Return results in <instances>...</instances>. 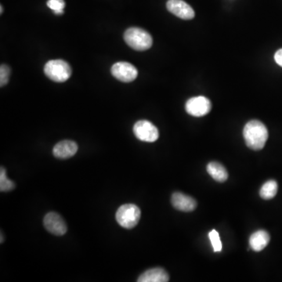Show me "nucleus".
I'll return each instance as SVG.
<instances>
[{
	"instance_id": "nucleus-7",
	"label": "nucleus",
	"mask_w": 282,
	"mask_h": 282,
	"mask_svg": "<svg viewBox=\"0 0 282 282\" xmlns=\"http://www.w3.org/2000/svg\"><path fill=\"white\" fill-rule=\"evenodd\" d=\"M111 74L114 78L123 82L130 83L137 78L138 71L133 64L127 62H118L111 68Z\"/></svg>"
},
{
	"instance_id": "nucleus-12",
	"label": "nucleus",
	"mask_w": 282,
	"mask_h": 282,
	"mask_svg": "<svg viewBox=\"0 0 282 282\" xmlns=\"http://www.w3.org/2000/svg\"><path fill=\"white\" fill-rule=\"evenodd\" d=\"M168 273L163 268H153L147 270L139 277L138 282H167L169 281Z\"/></svg>"
},
{
	"instance_id": "nucleus-10",
	"label": "nucleus",
	"mask_w": 282,
	"mask_h": 282,
	"mask_svg": "<svg viewBox=\"0 0 282 282\" xmlns=\"http://www.w3.org/2000/svg\"><path fill=\"white\" fill-rule=\"evenodd\" d=\"M78 151V145L72 140H63L54 146V155L57 158L67 159L72 157Z\"/></svg>"
},
{
	"instance_id": "nucleus-1",
	"label": "nucleus",
	"mask_w": 282,
	"mask_h": 282,
	"mask_svg": "<svg viewBox=\"0 0 282 282\" xmlns=\"http://www.w3.org/2000/svg\"><path fill=\"white\" fill-rule=\"evenodd\" d=\"M246 144L250 148L259 151L263 148L268 139V130L258 120L249 122L243 130Z\"/></svg>"
},
{
	"instance_id": "nucleus-6",
	"label": "nucleus",
	"mask_w": 282,
	"mask_h": 282,
	"mask_svg": "<svg viewBox=\"0 0 282 282\" xmlns=\"http://www.w3.org/2000/svg\"><path fill=\"white\" fill-rule=\"evenodd\" d=\"M185 109L190 115L202 117L209 114L211 111V101L203 96L192 97L186 103Z\"/></svg>"
},
{
	"instance_id": "nucleus-3",
	"label": "nucleus",
	"mask_w": 282,
	"mask_h": 282,
	"mask_svg": "<svg viewBox=\"0 0 282 282\" xmlns=\"http://www.w3.org/2000/svg\"><path fill=\"white\" fill-rule=\"evenodd\" d=\"M141 212L134 204H125L120 206L115 214V219L121 227L132 229L140 221Z\"/></svg>"
},
{
	"instance_id": "nucleus-21",
	"label": "nucleus",
	"mask_w": 282,
	"mask_h": 282,
	"mask_svg": "<svg viewBox=\"0 0 282 282\" xmlns=\"http://www.w3.org/2000/svg\"><path fill=\"white\" fill-rule=\"evenodd\" d=\"M54 12L57 15H61V14H64V10H59V11H55Z\"/></svg>"
},
{
	"instance_id": "nucleus-19",
	"label": "nucleus",
	"mask_w": 282,
	"mask_h": 282,
	"mask_svg": "<svg viewBox=\"0 0 282 282\" xmlns=\"http://www.w3.org/2000/svg\"><path fill=\"white\" fill-rule=\"evenodd\" d=\"M47 4L49 8H51L54 11L64 10L65 7V3L64 0H48Z\"/></svg>"
},
{
	"instance_id": "nucleus-11",
	"label": "nucleus",
	"mask_w": 282,
	"mask_h": 282,
	"mask_svg": "<svg viewBox=\"0 0 282 282\" xmlns=\"http://www.w3.org/2000/svg\"><path fill=\"white\" fill-rule=\"evenodd\" d=\"M172 205L177 210L183 212H191L195 210L197 203L193 197L180 192H176L172 195Z\"/></svg>"
},
{
	"instance_id": "nucleus-18",
	"label": "nucleus",
	"mask_w": 282,
	"mask_h": 282,
	"mask_svg": "<svg viewBox=\"0 0 282 282\" xmlns=\"http://www.w3.org/2000/svg\"><path fill=\"white\" fill-rule=\"evenodd\" d=\"M10 74H11V68L7 64H2L0 67V86L4 87L8 84Z\"/></svg>"
},
{
	"instance_id": "nucleus-5",
	"label": "nucleus",
	"mask_w": 282,
	"mask_h": 282,
	"mask_svg": "<svg viewBox=\"0 0 282 282\" xmlns=\"http://www.w3.org/2000/svg\"><path fill=\"white\" fill-rule=\"evenodd\" d=\"M134 133L137 139L144 142H154L159 137L157 127L147 120H140L136 123Z\"/></svg>"
},
{
	"instance_id": "nucleus-8",
	"label": "nucleus",
	"mask_w": 282,
	"mask_h": 282,
	"mask_svg": "<svg viewBox=\"0 0 282 282\" xmlns=\"http://www.w3.org/2000/svg\"><path fill=\"white\" fill-rule=\"evenodd\" d=\"M44 227L51 234L62 236L67 232V225L62 217L56 213H47L44 217Z\"/></svg>"
},
{
	"instance_id": "nucleus-20",
	"label": "nucleus",
	"mask_w": 282,
	"mask_h": 282,
	"mask_svg": "<svg viewBox=\"0 0 282 282\" xmlns=\"http://www.w3.org/2000/svg\"><path fill=\"white\" fill-rule=\"evenodd\" d=\"M274 60L279 66L282 67V49L277 51L274 55Z\"/></svg>"
},
{
	"instance_id": "nucleus-14",
	"label": "nucleus",
	"mask_w": 282,
	"mask_h": 282,
	"mask_svg": "<svg viewBox=\"0 0 282 282\" xmlns=\"http://www.w3.org/2000/svg\"><path fill=\"white\" fill-rule=\"evenodd\" d=\"M207 172L215 180L220 183L226 181L228 178V173L225 167L216 162L209 163L207 166Z\"/></svg>"
},
{
	"instance_id": "nucleus-17",
	"label": "nucleus",
	"mask_w": 282,
	"mask_h": 282,
	"mask_svg": "<svg viewBox=\"0 0 282 282\" xmlns=\"http://www.w3.org/2000/svg\"><path fill=\"white\" fill-rule=\"evenodd\" d=\"M209 237H210V241H211L212 246H213V251L216 252V253L221 251L222 243L218 232L216 230H212L209 234Z\"/></svg>"
},
{
	"instance_id": "nucleus-2",
	"label": "nucleus",
	"mask_w": 282,
	"mask_h": 282,
	"mask_svg": "<svg viewBox=\"0 0 282 282\" xmlns=\"http://www.w3.org/2000/svg\"><path fill=\"white\" fill-rule=\"evenodd\" d=\"M124 39L129 47L137 51H147L152 46L151 35L147 31L139 28H130L126 31Z\"/></svg>"
},
{
	"instance_id": "nucleus-16",
	"label": "nucleus",
	"mask_w": 282,
	"mask_h": 282,
	"mask_svg": "<svg viewBox=\"0 0 282 282\" xmlns=\"http://www.w3.org/2000/svg\"><path fill=\"white\" fill-rule=\"evenodd\" d=\"M7 172L4 167L0 170V190L2 192L10 191L15 187V184L12 180H9L7 177Z\"/></svg>"
},
{
	"instance_id": "nucleus-9",
	"label": "nucleus",
	"mask_w": 282,
	"mask_h": 282,
	"mask_svg": "<svg viewBox=\"0 0 282 282\" xmlns=\"http://www.w3.org/2000/svg\"><path fill=\"white\" fill-rule=\"evenodd\" d=\"M167 9L172 14L183 20H191L194 18L192 7L183 0H169Z\"/></svg>"
},
{
	"instance_id": "nucleus-4",
	"label": "nucleus",
	"mask_w": 282,
	"mask_h": 282,
	"mask_svg": "<svg viewBox=\"0 0 282 282\" xmlns=\"http://www.w3.org/2000/svg\"><path fill=\"white\" fill-rule=\"evenodd\" d=\"M44 72L50 79L56 83H64L71 75L69 64L62 60H52L46 64Z\"/></svg>"
},
{
	"instance_id": "nucleus-22",
	"label": "nucleus",
	"mask_w": 282,
	"mask_h": 282,
	"mask_svg": "<svg viewBox=\"0 0 282 282\" xmlns=\"http://www.w3.org/2000/svg\"><path fill=\"white\" fill-rule=\"evenodd\" d=\"M0 10H1V14H3V6H1V7H0Z\"/></svg>"
},
{
	"instance_id": "nucleus-15",
	"label": "nucleus",
	"mask_w": 282,
	"mask_h": 282,
	"mask_svg": "<svg viewBox=\"0 0 282 282\" xmlns=\"http://www.w3.org/2000/svg\"><path fill=\"white\" fill-rule=\"evenodd\" d=\"M277 192V184L275 180H268L266 182L261 189H260V194L262 198L269 200L275 197Z\"/></svg>"
},
{
	"instance_id": "nucleus-13",
	"label": "nucleus",
	"mask_w": 282,
	"mask_h": 282,
	"mask_svg": "<svg viewBox=\"0 0 282 282\" xmlns=\"http://www.w3.org/2000/svg\"><path fill=\"white\" fill-rule=\"evenodd\" d=\"M270 235L266 230H260L255 232L250 238V247L255 252H260L267 247L270 243Z\"/></svg>"
}]
</instances>
